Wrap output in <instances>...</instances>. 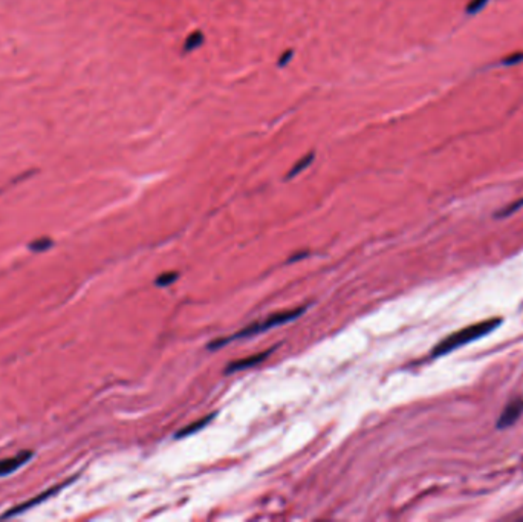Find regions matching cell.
Masks as SVG:
<instances>
[{"mask_svg":"<svg viewBox=\"0 0 523 522\" xmlns=\"http://www.w3.org/2000/svg\"><path fill=\"white\" fill-rule=\"evenodd\" d=\"M502 325V318H490V320H484L479 323H475V325H470L455 334H450L448 337H445L441 343H438L433 348V357H441L445 354H450L453 351H456L458 348L465 346L471 342H476L479 338H482L484 336L493 332L494 330H497Z\"/></svg>","mask_w":523,"mask_h":522,"instance_id":"obj_1","label":"cell"},{"mask_svg":"<svg viewBox=\"0 0 523 522\" xmlns=\"http://www.w3.org/2000/svg\"><path fill=\"white\" fill-rule=\"evenodd\" d=\"M305 306L302 308H295V310H288V311H282V312H276L269 316L268 318H265L263 322H257V323H253V325L246 326L245 330H242L240 332L231 336L230 338H219L216 340L214 343H210L208 348L210 350H216V348L219 346H223L225 343L231 342V340H236V338H246V337H251V336H256V334H260V332H265L271 328H276V326H280L283 325V323L286 322H291L297 317H300L303 312H305Z\"/></svg>","mask_w":523,"mask_h":522,"instance_id":"obj_2","label":"cell"},{"mask_svg":"<svg viewBox=\"0 0 523 522\" xmlns=\"http://www.w3.org/2000/svg\"><path fill=\"white\" fill-rule=\"evenodd\" d=\"M73 481V478H70V480H67V481H64V482H60V484H55L54 487H51V488H47V490H44V492H41L40 494H37V496H34V498L32 500H29V501H26V502H23V504H20V506H15V507H12V508H9L6 513H3L2 516H0V518H2V519H6V518H11V516H15V514H20V513H23V512H26V510H29L31 507H34V506H37V504H41L43 501H46V500H49V498H51V496H54L55 493H58L61 488H64L67 484H70Z\"/></svg>","mask_w":523,"mask_h":522,"instance_id":"obj_3","label":"cell"},{"mask_svg":"<svg viewBox=\"0 0 523 522\" xmlns=\"http://www.w3.org/2000/svg\"><path fill=\"white\" fill-rule=\"evenodd\" d=\"M522 412H523V400L517 398V400L510 402L507 404V408L504 409L502 415L499 416V420H497V428L507 429V428L513 426L519 420V416L522 415Z\"/></svg>","mask_w":523,"mask_h":522,"instance_id":"obj_4","label":"cell"},{"mask_svg":"<svg viewBox=\"0 0 523 522\" xmlns=\"http://www.w3.org/2000/svg\"><path fill=\"white\" fill-rule=\"evenodd\" d=\"M32 452L31 450H21L14 456L0 460V476H5L12 474L14 470H17L18 467H21L23 464H26L31 458H32Z\"/></svg>","mask_w":523,"mask_h":522,"instance_id":"obj_5","label":"cell"},{"mask_svg":"<svg viewBox=\"0 0 523 522\" xmlns=\"http://www.w3.org/2000/svg\"><path fill=\"white\" fill-rule=\"evenodd\" d=\"M271 354V351H266L263 354H256V356H251V357H246V358H242V360H236V362H231L228 364V368L225 369L227 374H231V372H237V370H242V369H246V368H251L260 362H263L268 356Z\"/></svg>","mask_w":523,"mask_h":522,"instance_id":"obj_6","label":"cell"},{"mask_svg":"<svg viewBox=\"0 0 523 522\" xmlns=\"http://www.w3.org/2000/svg\"><path fill=\"white\" fill-rule=\"evenodd\" d=\"M213 416H214V414H210V415H207V416H204V418H201V420H197V421L191 422V424H188L187 428H184L182 430H179V432L176 434V438H184V436H188V435H191V434H196L197 430L204 429V428L208 424V422H210V420H211Z\"/></svg>","mask_w":523,"mask_h":522,"instance_id":"obj_7","label":"cell"},{"mask_svg":"<svg viewBox=\"0 0 523 522\" xmlns=\"http://www.w3.org/2000/svg\"><path fill=\"white\" fill-rule=\"evenodd\" d=\"M204 43V34L201 31H194L193 34L188 36V38L185 40V44H184V51L185 52H191L194 51V49H197L199 46H201Z\"/></svg>","mask_w":523,"mask_h":522,"instance_id":"obj_8","label":"cell"},{"mask_svg":"<svg viewBox=\"0 0 523 522\" xmlns=\"http://www.w3.org/2000/svg\"><path fill=\"white\" fill-rule=\"evenodd\" d=\"M52 245H54V240L51 238H40V239L32 240L28 248L32 253H43L47 250V248H51Z\"/></svg>","mask_w":523,"mask_h":522,"instance_id":"obj_9","label":"cell"},{"mask_svg":"<svg viewBox=\"0 0 523 522\" xmlns=\"http://www.w3.org/2000/svg\"><path fill=\"white\" fill-rule=\"evenodd\" d=\"M312 160H314V154H309L308 156H305L303 160H300V161H298L294 167H292V170L289 172V175H288V178H292V176H295L297 175V173H300V172H303L309 164H312Z\"/></svg>","mask_w":523,"mask_h":522,"instance_id":"obj_10","label":"cell"},{"mask_svg":"<svg viewBox=\"0 0 523 522\" xmlns=\"http://www.w3.org/2000/svg\"><path fill=\"white\" fill-rule=\"evenodd\" d=\"M488 4V0H471L467 6V12L468 14H478L481 10H484V6Z\"/></svg>","mask_w":523,"mask_h":522,"instance_id":"obj_11","label":"cell"},{"mask_svg":"<svg viewBox=\"0 0 523 522\" xmlns=\"http://www.w3.org/2000/svg\"><path fill=\"white\" fill-rule=\"evenodd\" d=\"M178 279V272H165V274H161L158 279H156V285L159 286H167L170 285L171 282H174Z\"/></svg>","mask_w":523,"mask_h":522,"instance_id":"obj_12","label":"cell"},{"mask_svg":"<svg viewBox=\"0 0 523 522\" xmlns=\"http://www.w3.org/2000/svg\"><path fill=\"white\" fill-rule=\"evenodd\" d=\"M523 207V198H520V200L519 201H516L514 204H511V206H508L505 210H502L501 213H499V216H502V218H505V216H510L511 213H514V212H517L519 208H522Z\"/></svg>","mask_w":523,"mask_h":522,"instance_id":"obj_13","label":"cell"},{"mask_svg":"<svg viewBox=\"0 0 523 522\" xmlns=\"http://www.w3.org/2000/svg\"><path fill=\"white\" fill-rule=\"evenodd\" d=\"M523 60V52H517V54H513L510 57H507L504 60V64H517Z\"/></svg>","mask_w":523,"mask_h":522,"instance_id":"obj_14","label":"cell"},{"mask_svg":"<svg viewBox=\"0 0 523 522\" xmlns=\"http://www.w3.org/2000/svg\"><path fill=\"white\" fill-rule=\"evenodd\" d=\"M292 57V51H288V52H285L283 56H282V58H280V62H279V64L280 66H285V64H288V62H289V58Z\"/></svg>","mask_w":523,"mask_h":522,"instance_id":"obj_15","label":"cell"}]
</instances>
